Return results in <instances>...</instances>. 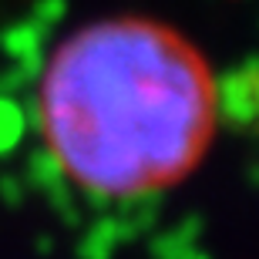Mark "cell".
<instances>
[{
	"instance_id": "cell-1",
	"label": "cell",
	"mask_w": 259,
	"mask_h": 259,
	"mask_svg": "<svg viewBox=\"0 0 259 259\" xmlns=\"http://www.w3.org/2000/svg\"><path fill=\"white\" fill-rule=\"evenodd\" d=\"M54 165L98 199H138L195 172L219 128V77L179 27L145 14L81 24L37 77Z\"/></svg>"
}]
</instances>
